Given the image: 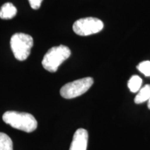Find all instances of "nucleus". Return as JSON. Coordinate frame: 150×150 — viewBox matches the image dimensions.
<instances>
[{
	"label": "nucleus",
	"instance_id": "1",
	"mask_svg": "<svg viewBox=\"0 0 150 150\" xmlns=\"http://www.w3.org/2000/svg\"><path fill=\"white\" fill-rule=\"evenodd\" d=\"M2 119L6 124L24 132L31 133L37 129L38 122L35 118L30 113L17 111H6Z\"/></svg>",
	"mask_w": 150,
	"mask_h": 150
},
{
	"label": "nucleus",
	"instance_id": "2",
	"mask_svg": "<svg viewBox=\"0 0 150 150\" xmlns=\"http://www.w3.org/2000/svg\"><path fill=\"white\" fill-rule=\"evenodd\" d=\"M71 55V51L67 47L59 45L53 47L45 54L42 61V67L50 72H55L63 61Z\"/></svg>",
	"mask_w": 150,
	"mask_h": 150
},
{
	"label": "nucleus",
	"instance_id": "3",
	"mask_svg": "<svg viewBox=\"0 0 150 150\" xmlns=\"http://www.w3.org/2000/svg\"><path fill=\"white\" fill-rule=\"evenodd\" d=\"M33 46V38L24 33H16L11 37V47L16 59L24 61L29 57Z\"/></svg>",
	"mask_w": 150,
	"mask_h": 150
},
{
	"label": "nucleus",
	"instance_id": "4",
	"mask_svg": "<svg viewBox=\"0 0 150 150\" xmlns=\"http://www.w3.org/2000/svg\"><path fill=\"white\" fill-rule=\"evenodd\" d=\"M94 83L92 77H86L67 83L60 91L61 95L65 99H72L86 93Z\"/></svg>",
	"mask_w": 150,
	"mask_h": 150
},
{
	"label": "nucleus",
	"instance_id": "5",
	"mask_svg": "<svg viewBox=\"0 0 150 150\" xmlns=\"http://www.w3.org/2000/svg\"><path fill=\"white\" fill-rule=\"evenodd\" d=\"M104 28L102 20L96 18H85L76 20L73 24L74 33L81 36H86L99 33Z\"/></svg>",
	"mask_w": 150,
	"mask_h": 150
},
{
	"label": "nucleus",
	"instance_id": "6",
	"mask_svg": "<svg viewBox=\"0 0 150 150\" xmlns=\"http://www.w3.org/2000/svg\"><path fill=\"white\" fill-rule=\"evenodd\" d=\"M88 140V131L84 129H79L74 133L70 150H86Z\"/></svg>",
	"mask_w": 150,
	"mask_h": 150
},
{
	"label": "nucleus",
	"instance_id": "7",
	"mask_svg": "<svg viewBox=\"0 0 150 150\" xmlns=\"http://www.w3.org/2000/svg\"><path fill=\"white\" fill-rule=\"evenodd\" d=\"M17 14V8L11 3H5L0 9V18L2 20H10Z\"/></svg>",
	"mask_w": 150,
	"mask_h": 150
},
{
	"label": "nucleus",
	"instance_id": "8",
	"mask_svg": "<svg viewBox=\"0 0 150 150\" xmlns=\"http://www.w3.org/2000/svg\"><path fill=\"white\" fill-rule=\"evenodd\" d=\"M150 97V85L147 84L142 88L140 89L138 93L135 97L134 102L136 104H142V103L149 100Z\"/></svg>",
	"mask_w": 150,
	"mask_h": 150
},
{
	"label": "nucleus",
	"instance_id": "9",
	"mask_svg": "<svg viewBox=\"0 0 150 150\" xmlns=\"http://www.w3.org/2000/svg\"><path fill=\"white\" fill-rule=\"evenodd\" d=\"M142 83V79L138 75H134L128 82V87L131 93H137L140 91Z\"/></svg>",
	"mask_w": 150,
	"mask_h": 150
},
{
	"label": "nucleus",
	"instance_id": "10",
	"mask_svg": "<svg viewBox=\"0 0 150 150\" xmlns=\"http://www.w3.org/2000/svg\"><path fill=\"white\" fill-rule=\"evenodd\" d=\"M0 150H13L12 140L8 135L0 132Z\"/></svg>",
	"mask_w": 150,
	"mask_h": 150
},
{
	"label": "nucleus",
	"instance_id": "11",
	"mask_svg": "<svg viewBox=\"0 0 150 150\" xmlns=\"http://www.w3.org/2000/svg\"><path fill=\"white\" fill-rule=\"evenodd\" d=\"M138 70L146 76H150V61H145L139 63L137 66Z\"/></svg>",
	"mask_w": 150,
	"mask_h": 150
},
{
	"label": "nucleus",
	"instance_id": "12",
	"mask_svg": "<svg viewBox=\"0 0 150 150\" xmlns=\"http://www.w3.org/2000/svg\"><path fill=\"white\" fill-rule=\"evenodd\" d=\"M42 1L43 0H29V2L31 8L37 10V9L40 8Z\"/></svg>",
	"mask_w": 150,
	"mask_h": 150
},
{
	"label": "nucleus",
	"instance_id": "13",
	"mask_svg": "<svg viewBox=\"0 0 150 150\" xmlns=\"http://www.w3.org/2000/svg\"><path fill=\"white\" fill-rule=\"evenodd\" d=\"M147 106H148V108H149V109H150V97H149V100H148V104H147Z\"/></svg>",
	"mask_w": 150,
	"mask_h": 150
}]
</instances>
